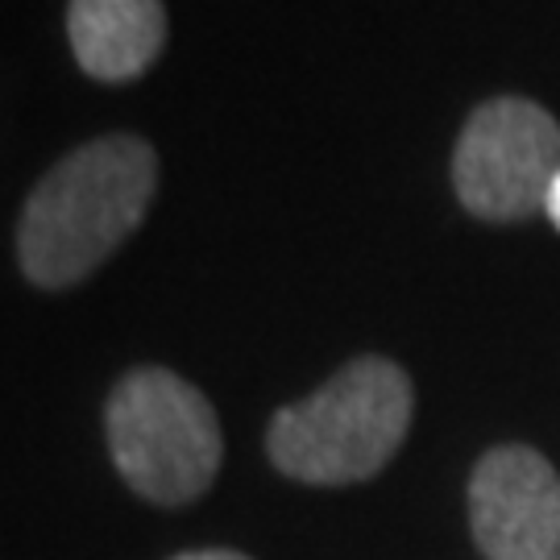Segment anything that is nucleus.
Returning <instances> with one entry per match:
<instances>
[{
	"label": "nucleus",
	"mask_w": 560,
	"mask_h": 560,
	"mask_svg": "<svg viewBox=\"0 0 560 560\" xmlns=\"http://www.w3.org/2000/svg\"><path fill=\"white\" fill-rule=\"evenodd\" d=\"M560 175V125L523 96L486 101L465 120L453 154L460 203L481 221H527L544 212Z\"/></svg>",
	"instance_id": "20e7f679"
},
{
	"label": "nucleus",
	"mask_w": 560,
	"mask_h": 560,
	"mask_svg": "<svg viewBox=\"0 0 560 560\" xmlns=\"http://www.w3.org/2000/svg\"><path fill=\"white\" fill-rule=\"evenodd\" d=\"M159 191V154L133 133H108L59 159L30 191L18 224L25 279L62 291L88 279L138 233Z\"/></svg>",
	"instance_id": "f257e3e1"
},
{
	"label": "nucleus",
	"mask_w": 560,
	"mask_h": 560,
	"mask_svg": "<svg viewBox=\"0 0 560 560\" xmlns=\"http://www.w3.org/2000/svg\"><path fill=\"white\" fill-rule=\"evenodd\" d=\"M67 38L92 80H138L166 46V9L162 0H71Z\"/></svg>",
	"instance_id": "423d86ee"
},
{
	"label": "nucleus",
	"mask_w": 560,
	"mask_h": 560,
	"mask_svg": "<svg viewBox=\"0 0 560 560\" xmlns=\"http://www.w3.org/2000/svg\"><path fill=\"white\" fill-rule=\"evenodd\" d=\"M474 540L490 560H560V478L523 444L490 448L469 478Z\"/></svg>",
	"instance_id": "39448f33"
},
{
	"label": "nucleus",
	"mask_w": 560,
	"mask_h": 560,
	"mask_svg": "<svg viewBox=\"0 0 560 560\" xmlns=\"http://www.w3.org/2000/svg\"><path fill=\"white\" fill-rule=\"evenodd\" d=\"M544 212L552 217V224L560 229V175L552 179V187H548V200H544Z\"/></svg>",
	"instance_id": "6e6552de"
},
{
	"label": "nucleus",
	"mask_w": 560,
	"mask_h": 560,
	"mask_svg": "<svg viewBox=\"0 0 560 560\" xmlns=\"http://www.w3.org/2000/svg\"><path fill=\"white\" fill-rule=\"evenodd\" d=\"M108 453L120 478L159 506L200 499L224 457L221 420L187 378L141 365L117 382L104 407Z\"/></svg>",
	"instance_id": "7ed1b4c3"
},
{
	"label": "nucleus",
	"mask_w": 560,
	"mask_h": 560,
	"mask_svg": "<svg viewBox=\"0 0 560 560\" xmlns=\"http://www.w3.org/2000/svg\"><path fill=\"white\" fill-rule=\"evenodd\" d=\"M175 560H249L241 557V552H229V548H203V552H183Z\"/></svg>",
	"instance_id": "0eeeda50"
},
{
	"label": "nucleus",
	"mask_w": 560,
	"mask_h": 560,
	"mask_svg": "<svg viewBox=\"0 0 560 560\" xmlns=\"http://www.w3.org/2000/svg\"><path fill=\"white\" fill-rule=\"evenodd\" d=\"M416 390L395 361L358 358L312 399L282 407L266 448L287 478L307 486H349L374 478L399 453L411 428Z\"/></svg>",
	"instance_id": "f03ea898"
}]
</instances>
